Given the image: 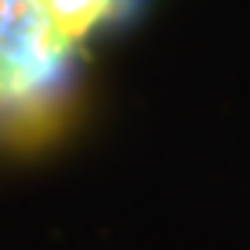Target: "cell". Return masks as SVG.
Listing matches in <instances>:
<instances>
[{
    "label": "cell",
    "mask_w": 250,
    "mask_h": 250,
    "mask_svg": "<svg viewBox=\"0 0 250 250\" xmlns=\"http://www.w3.org/2000/svg\"><path fill=\"white\" fill-rule=\"evenodd\" d=\"M73 49L42 0H0V129L49 136L66 108Z\"/></svg>",
    "instance_id": "cell-1"
},
{
    "label": "cell",
    "mask_w": 250,
    "mask_h": 250,
    "mask_svg": "<svg viewBox=\"0 0 250 250\" xmlns=\"http://www.w3.org/2000/svg\"><path fill=\"white\" fill-rule=\"evenodd\" d=\"M42 4H45L49 18L56 21L59 35L70 45H77L87 31L108 14V7L115 0H42Z\"/></svg>",
    "instance_id": "cell-2"
}]
</instances>
